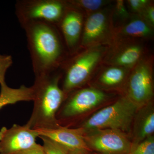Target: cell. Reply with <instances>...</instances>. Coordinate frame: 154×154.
Segmentation results:
<instances>
[{
    "mask_svg": "<svg viewBox=\"0 0 154 154\" xmlns=\"http://www.w3.org/2000/svg\"><path fill=\"white\" fill-rule=\"evenodd\" d=\"M21 26L26 34L35 76L59 70L66 61L57 26L42 22H31Z\"/></svg>",
    "mask_w": 154,
    "mask_h": 154,
    "instance_id": "cell-1",
    "label": "cell"
},
{
    "mask_svg": "<svg viewBox=\"0 0 154 154\" xmlns=\"http://www.w3.org/2000/svg\"><path fill=\"white\" fill-rule=\"evenodd\" d=\"M35 78L32 86L34 105L27 123L32 128H51L59 126L57 114L66 98L60 86L61 73L58 70Z\"/></svg>",
    "mask_w": 154,
    "mask_h": 154,
    "instance_id": "cell-2",
    "label": "cell"
},
{
    "mask_svg": "<svg viewBox=\"0 0 154 154\" xmlns=\"http://www.w3.org/2000/svg\"><path fill=\"white\" fill-rule=\"evenodd\" d=\"M137 110L135 105L125 96L96 112L80 127L85 131L105 128L116 129L126 133L130 131Z\"/></svg>",
    "mask_w": 154,
    "mask_h": 154,
    "instance_id": "cell-3",
    "label": "cell"
},
{
    "mask_svg": "<svg viewBox=\"0 0 154 154\" xmlns=\"http://www.w3.org/2000/svg\"><path fill=\"white\" fill-rule=\"evenodd\" d=\"M103 45L89 48L87 50L66 61L62 88L66 96L82 85L98 65L106 51Z\"/></svg>",
    "mask_w": 154,
    "mask_h": 154,
    "instance_id": "cell-4",
    "label": "cell"
},
{
    "mask_svg": "<svg viewBox=\"0 0 154 154\" xmlns=\"http://www.w3.org/2000/svg\"><path fill=\"white\" fill-rule=\"evenodd\" d=\"M67 8L66 1L19 0L15 5V13L21 26L33 22L57 26Z\"/></svg>",
    "mask_w": 154,
    "mask_h": 154,
    "instance_id": "cell-5",
    "label": "cell"
},
{
    "mask_svg": "<svg viewBox=\"0 0 154 154\" xmlns=\"http://www.w3.org/2000/svg\"><path fill=\"white\" fill-rule=\"evenodd\" d=\"M153 96L152 60L143 57L132 69L125 96L139 109L151 102Z\"/></svg>",
    "mask_w": 154,
    "mask_h": 154,
    "instance_id": "cell-6",
    "label": "cell"
},
{
    "mask_svg": "<svg viewBox=\"0 0 154 154\" xmlns=\"http://www.w3.org/2000/svg\"><path fill=\"white\" fill-rule=\"evenodd\" d=\"M84 130V140L89 148L100 154H129L132 143L126 133L119 130Z\"/></svg>",
    "mask_w": 154,
    "mask_h": 154,
    "instance_id": "cell-7",
    "label": "cell"
},
{
    "mask_svg": "<svg viewBox=\"0 0 154 154\" xmlns=\"http://www.w3.org/2000/svg\"><path fill=\"white\" fill-rule=\"evenodd\" d=\"M110 14L111 12L104 9L88 16L83 27L81 46L89 48L113 43L115 29L113 28Z\"/></svg>",
    "mask_w": 154,
    "mask_h": 154,
    "instance_id": "cell-8",
    "label": "cell"
},
{
    "mask_svg": "<svg viewBox=\"0 0 154 154\" xmlns=\"http://www.w3.org/2000/svg\"><path fill=\"white\" fill-rule=\"evenodd\" d=\"M71 93V95L58 111L57 122L76 118L98 106L107 98L103 91L94 88H85Z\"/></svg>",
    "mask_w": 154,
    "mask_h": 154,
    "instance_id": "cell-9",
    "label": "cell"
},
{
    "mask_svg": "<svg viewBox=\"0 0 154 154\" xmlns=\"http://www.w3.org/2000/svg\"><path fill=\"white\" fill-rule=\"evenodd\" d=\"M38 135L28 123L0 130V154H19L36 143Z\"/></svg>",
    "mask_w": 154,
    "mask_h": 154,
    "instance_id": "cell-10",
    "label": "cell"
},
{
    "mask_svg": "<svg viewBox=\"0 0 154 154\" xmlns=\"http://www.w3.org/2000/svg\"><path fill=\"white\" fill-rule=\"evenodd\" d=\"M131 39H115L105 57L106 63L132 69L143 58L144 48L141 43Z\"/></svg>",
    "mask_w": 154,
    "mask_h": 154,
    "instance_id": "cell-11",
    "label": "cell"
},
{
    "mask_svg": "<svg viewBox=\"0 0 154 154\" xmlns=\"http://www.w3.org/2000/svg\"><path fill=\"white\" fill-rule=\"evenodd\" d=\"M57 26L60 29L67 48L72 54L76 50L82 38L83 14L68 5L67 9Z\"/></svg>",
    "mask_w": 154,
    "mask_h": 154,
    "instance_id": "cell-12",
    "label": "cell"
},
{
    "mask_svg": "<svg viewBox=\"0 0 154 154\" xmlns=\"http://www.w3.org/2000/svg\"><path fill=\"white\" fill-rule=\"evenodd\" d=\"M39 136H43L67 147L70 150L84 149L91 151L84 140V130L81 127L69 128L59 125L47 128H33Z\"/></svg>",
    "mask_w": 154,
    "mask_h": 154,
    "instance_id": "cell-13",
    "label": "cell"
},
{
    "mask_svg": "<svg viewBox=\"0 0 154 154\" xmlns=\"http://www.w3.org/2000/svg\"><path fill=\"white\" fill-rule=\"evenodd\" d=\"M132 124L131 149L154 133V108L152 102L138 109Z\"/></svg>",
    "mask_w": 154,
    "mask_h": 154,
    "instance_id": "cell-14",
    "label": "cell"
},
{
    "mask_svg": "<svg viewBox=\"0 0 154 154\" xmlns=\"http://www.w3.org/2000/svg\"><path fill=\"white\" fill-rule=\"evenodd\" d=\"M152 28L139 16H134L115 30V40L149 38L153 34Z\"/></svg>",
    "mask_w": 154,
    "mask_h": 154,
    "instance_id": "cell-15",
    "label": "cell"
},
{
    "mask_svg": "<svg viewBox=\"0 0 154 154\" xmlns=\"http://www.w3.org/2000/svg\"><path fill=\"white\" fill-rule=\"evenodd\" d=\"M33 87L24 85L18 88H10L6 83L1 85L0 110L7 105H13L20 102L33 101Z\"/></svg>",
    "mask_w": 154,
    "mask_h": 154,
    "instance_id": "cell-16",
    "label": "cell"
},
{
    "mask_svg": "<svg viewBox=\"0 0 154 154\" xmlns=\"http://www.w3.org/2000/svg\"><path fill=\"white\" fill-rule=\"evenodd\" d=\"M129 70L121 67L110 66L100 75L99 82L107 87L118 86L125 79Z\"/></svg>",
    "mask_w": 154,
    "mask_h": 154,
    "instance_id": "cell-17",
    "label": "cell"
},
{
    "mask_svg": "<svg viewBox=\"0 0 154 154\" xmlns=\"http://www.w3.org/2000/svg\"><path fill=\"white\" fill-rule=\"evenodd\" d=\"M67 2L70 7L82 14L83 12L89 13V15L101 10L108 3L107 1L102 0H74L67 1Z\"/></svg>",
    "mask_w": 154,
    "mask_h": 154,
    "instance_id": "cell-18",
    "label": "cell"
},
{
    "mask_svg": "<svg viewBox=\"0 0 154 154\" xmlns=\"http://www.w3.org/2000/svg\"><path fill=\"white\" fill-rule=\"evenodd\" d=\"M43 141L42 147L45 154H68L70 150L67 147L43 136L38 137Z\"/></svg>",
    "mask_w": 154,
    "mask_h": 154,
    "instance_id": "cell-19",
    "label": "cell"
},
{
    "mask_svg": "<svg viewBox=\"0 0 154 154\" xmlns=\"http://www.w3.org/2000/svg\"><path fill=\"white\" fill-rule=\"evenodd\" d=\"M129 154H154V137L151 135L138 144Z\"/></svg>",
    "mask_w": 154,
    "mask_h": 154,
    "instance_id": "cell-20",
    "label": "cell"
},
{
    "mask_svg": "<svg viewBox=\"0 0 154 154\" xmlns=\"http://www.w3.org/2000/svg\"><path fill=\"white\" fill-rule=\"evenodd\" d=\"M12 64L13 59L11 56L0 54V85L6 83V73Z\"/></svg>",
    "mask_w": 154,
    "mask_h": 154,
    "instance_id": "cell-21",
    "label": "cell"
},
{
    "mask_svg": "<svg viewBox=\"0 0 154 154\" xmlns=\"http://www.w3.org/2000/svg\"><path fill=\"white\" fill-rule=\"evenodd\" d=\"M127 2L131 11L137 15H140L150 4L148 0H129Z\"/></svg>",
    "mask_w": 154,
    "mask_h": 154,
    "instance_id": "cell-22",
    "label": "cell"
},
{
    "mask_svg": "<svg viewBox=\"0 0 154 154\" xmlns=\"http://www.w3.org/2000/svg\"><path fill=\"white\" fill-rule=\"evenodd\" d=\"M148 24L153 28L154 25V8L153 5L150 4L140 15Z\"/></svg>",
    "mask_w": 154,
    "mask_h": 154,
    "instance_id": "cell-23",
    "label": "cell"
},
{
    "mask_svg": "<svg viewBox=\"0 0 154 154\" xmlns=\"http://www.w3.org/2000/svg\"><path fill=\"white\" fill-rule=\"evenodd\" d=\"M115 13L120 19L128 20L130 15L125 7L124 1L119 0L116 1L115 5Z\"/></svg>",
    "mask_w": 154,
    "mask_h": 154,
    "instance_id": "cell-24",
    "label": "cell"
},
{
    "mask_svg": "<svg viewBox=\"0 0 154 154\" xmlns=\"http://www.w3.org/2000/svg\"><path fill=\"white\" fill-rule=\"evenodd\" d=\"M19 154H45L42 146L36 143L30 148L20 152Z\"/></svg>",
    "mask_w": 154,
    "mask_h": 154,
    "instance_id": "cell-25",
    "label": "cell"
},
{
    "mask_svg": "<svg viewBox=\"0 0 154 154\" xmlns=\"http://www.w3.org/2000/svg\"><path fill=\"white\" fill-rule=\"evenodd\" d=\"M91 151L84 149H77L70 150L68 154H90Z\"/></svg>",
    "mask_w": 154,
    "mask_h": 154,
    "instance_id": "cell-26",
    "label": "cell"
},
{
    "mask_svg": "<svg viewBox=\"0 0 154 154\" xmlns=\"http://www.w3.org/2000/svg\"><path fill=\"white\" fill-rule=\"evenodd\" d=\"M94 154H100L98 153L95 152V153H94Z\"/></svg>",
    "mask_w": 154,
    "mask_h": 154,
    "instance_id": "cell-27",
    "label": "cell"
}]
</instances>
